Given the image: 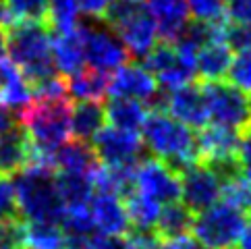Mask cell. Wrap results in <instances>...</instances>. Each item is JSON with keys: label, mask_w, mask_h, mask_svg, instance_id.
<instances>
[{"label": "cell", "mask_w": 251, "mask_h": 249, "mask_svg": "<svg viewBox=\"0 0 251 249\" xmlns=\"http://www.w3.org/2000/svg\"><path fill=\"white\" fill-rule=\"evenodd\" d=\"M71 98H33L19 112L29 137V164L52 168V156L71 135ZM54 171V168H52Z\"/></svg>", "instance_id": "obj_1"}, {"label": "cell", "mask_w": 251, "mask_h": 249, "mask_svg": "<svg viewBox=\"0 0 251 249\" xmlns=\"http://www.w3.org/2000/svg\"><path fill=\"white\" fill-rule=\"evenodd\" d=\"M4 38L8 60L21 69L29 87L58 77L52 62V35L46 23H11Z\"/></svg>", "instance_id": "obj_2"}, {"label": "cell", "mask_w": 251, "mask_h": 249, "mask_svg": "<svg viewBox=\"0 0 251 249\" xmlns=\"http://www.w3.org/2000/svg\"><path fill=\"white\" fill-rule=\"evenodd\" d=\"M17 214L29 222H52L60 224L65 218V203H62L54 171L48 166L27 164L15 174L13 183Z\"/></svg>", "instance_id": "obj_3"}, {"label": "cell", "mask_w": 251, "mask_h": 249, "mask_svg": "<svg viewBox=\"0 0 251 249\" xmlns=\"http://www.w3.org/2000/svg\"><path fill=\"white\" fill-rule=\"evenodd\" d=\"M143 144L154 158L162 160L176 174H181L185 168L200 162L197 152V133L183 123L175 121L162 110H151L143 123Z\"/></svg>", "instance_id": "obj_4"}, {"label": "cell", "mask_w": 251, "mask_h": 249, "mask_svg": "<svg viewBox=\"0 0 251 249\" xmlns=\"http://www.w3.org/2000/svg\"><path fill=\"white\" fill-rule=\"evenodd\" d=\"M102 19L123 42L129 56L143 58L156 46L158 29L146 0H112Z\"/></svg>", "instance_id": "obj_5"}, {"label": "cell", "mask_w": 251, "mask_h": 249, "mask_svg": "<svg viewBox=\"0 0 251 249\" xmlns=\"http://www.w3.org/2000/svg\"><path fill=\"white\" fill-rule=\"evenodd\" d=\"M247 222L245 212L218 201L193 216L189 235L205 249H235Z\"/></svg>", "instance_id": "obj_6"}, {"label": "cell", "mask_w": 251, "mask_h": 249, "mask_svg": "<svg viewBox=\"0 0 251 249\" xmlns=\"http://www.w3.org/2000/svg\"><path fill=\"white\" fill-rule=\"evenodd\" d=\"M201 87L208 119L243 133L251 127V98L228 81H205Z\"/></svg>", "instance_id": "obj_7"}, {"label": "cell", "mask_w": 251, "mask_h": 249, "mask_svg": "<svg viewBox=\"0 0 251 249\" xmlns=\"http://www.w3.org/2000/svg\"><path fill=\"white\" fill-rule=\"evenodd\" d=\"M83 42V60L85 67L96 69L100 73H112L125 62H129V52L116 33L98 21H87L77 25Z\"/></svg>", "instance_id": "obj_8"}, {"label": "cell", "mask_w": 251, "mask_h": 249, "mask_svg": "<svg viewBox=\"0 0 251 249\" xmlns=\"http://www.w3.org/2000/svg\"><path fill=\"white\" fill-rule=\"evenodd\" d=\"M154 110L166 112L168 117H173L193 131H200L210 123L201 87L197 83H187L176 90H160L158 98L154 100Z\"/></svg>", "instance_id": "obj_9"}, {"label": "cell", "mask_w": 251, "mask_h": 249, "mask_svg": "<svg viewBox=\"0 0 251 249\" xmlns=\"http://www.w3.org/2000/svg\"><path fill=\"white\" fill-rule=\"evenodd\" d=\"M135 191L158 201L160 206L178 201L181 198V181L170 166L158 158H141L133 173Z\"/></svg>", "instance_id": "obj_10"}, {"label": "cell", "mask_w": 251, "mask_h": 249, "mask_svg": "<svg viewBox=\"0 0 251 249\" xmlns=\"http://www.w3.org/2000/svg\"><path fill=\"white\" fill-rule=\"evenodd\" d=\"M89 146L102 166H135L143 154V141L137 133H127L114 127L98 131Z\"/></svg>", "instance_id": "obj_11"}, {"label": "cell", "mask_w": 251, "mask_h": 249, "mask_svg": "<svg viewBox=\"0 0 251 249\" xmlns=\"http://www.w3.org/2000/svg\"><path fill=\"white\" fill-rule=\"evenodd\" d=\"M181 181V199L183 206L189 208L193 214L208 210L218 203L222 193V183L203 162H195L178 174Z\"/></svg>", "instance_id": "obj_12"}, {"label": "cell", "mask_w": 251, "mask_h": 249, "mask_svg": "<svg viewBox=\"0 0 251 249\" xmlns=\"http://www.w3.org/2000/svg\"><path fill=\"white\" fill-rule=\"evenodd\" d=\"M160 94V85L150 71L139 62H125L123 67L108 75V96L110 98H131L143 104H154Z\"/></svg>", "instance_id": "obj_13"}, {"label": "cell", "mask_w": 251, "mask_h": 249, "mask_svg": "<svg viewBox=\"0 0 251 249\" xmlns=\"http://www.w3.org/2000/svg\"><path fill=\"white\" fill-rule=\"evenodd\" d=\"M89 214L94 218L96 230L104 237H127L131 233L127 208L123 199L112 193H94L89 201Z\"/></svg>", "instance_id": "obj_14"}, {"label": "cell", "mask_w": 251, "mask_h": 249, "mask_svg": "<svg viewBox=\"0 0 251 249\" xmlns=\"http://www.w3.org/2000/svg\"><path fill=\"white\" fill-rule=\"evenodd\" d=\"M146 6L162 42H176L191 21L187 0H146Z\"/></svg>", "instance_id": "obj_15"}, {"label": "cell", "mask_w": 251, "mask_h": 249, "mask_svg": "<svg viewBox=\"0 0 251 249\" xmlns=\"http://www.w3.org/2000/svg\"><path fill=\"white\" fill-rule=\"evenodd\" d=\"M241 133L220 124H205L197 131V152H200V162H210V160L235 158L239 149Z\"/></svg>", "instance_id": "obj_16"}, {"label": "cell", "mask_w": 251, "mask_h": 249, "mask_svg": "<svg viewBox=\"0 0 251 249\" xmlns=\"http://www.w3.org/2000/svg\"><path fill=\"white\" fill-rule=\"evenodd\" d=\"M29 137L21 124H13L8 131L0 133V176L17 174L29 164Z\"/></svg>", "instance_id": "obj_17"}, {"label": "cell", "mask_w": 251, "mask_h": 249, "mask_svg": "<svg viewBox=\"0 0 251 249\" xmlns=\"http://www.w3.org/2000/svg\"><path fill=\"white\" fill-rule=\"evenodd\" d=\"M52 62L56 73L65 79L83 69V42L77 27L73 31L52 35Z\"/></svg>", "instance_id": "obj_18"}, {"label": "cell", "mask_w": 251, "mask_h": 249, "mask_svg": "<svg viewBox=\"0 0 251 249\" xmlns=\"http://www.w3.org/2000/svg\"><path fill=\"white\" fill-rule=\"evenodd\" d=\"M31 100V87L21 69L6 58L0 60V104H4L8 110L21 112Z\"/></svg>", "instance_id": "obj_19"}, {"label": "cell", "mask_w": 251, "mask_h": 249, "mask_svg": "<svg viewBox=\"0 0 251 249\" xmlns=\"http://www.w3.org/2000/svg\"><path fill=\"white\" fill-rule=\"evenodd\" d=\"M98 158L89 144L77 139H67L54 156H52V168H58V173H83L92 174L98 168Z\"/></svg>", "instance_id": "obj_20"}, {"label": "cell", "mask_w": 251, "mask_h": 249, "mask_svg": "<svg viewBox=\"0 0 251 249\" xmlns=\"http://www.w3.org/2000/svg\"><path fill=\"white\" fill-rule=\"evenodd\" d=\"M232 62V52L222 40L210 42L197 50L195 56V73L205 81H222L228 73Z\"/></svg>", "instance_id": "obj_21"}, {"label": "cell", "mask_w": 251, "mask_h": 249, "mask_svg": "<svg viewBox=\"0 0 251 249\" xmlns=\"http://www.w3.org/2000/svg\"><path fill=\"white\" fill-rule=\"evenodd\" d=\"M104 112L106 121H110L114 129L127 133H139L150 114L146 104L139 100H131V98H110L108 104L104 106Z\"/></svg>", "instance_id": "obj_22"}, {"label": "cell", "mask_w": 251, "mask_h": 249, "mask_svg": "<svg viewBox=\"0 0 251 249\" xmlns=\"http://www.w3.org/2000/svg\"><path fill=\"white\" fill-rule=\"evenodd\" d=\"M65 87L67 96L77 102H102V98L108 96V75L83 67L65 79Z\"/></svg>", "instance_id": "obj_23"}, {"label": "cell", "mask_w": 251, "mask_h": 249, "mask_svg": "<svg viewBox=\"0 0 251 249\" xmlns=\"http://www.w3.org/2000/svg\"><path fill=\"white\" fill-rule=\"evenodd\" d=\"M106 112L102 102H77L71 108V135L77 141L89 144L98 131L104 129Z\"/></svg>", "instance_id": "obj_24"}, {"label": "cell", "mask_w": 251, "mask_h": 249, "mask_svg": "<svg viewBox=\"0 0 251 249\" xmlns=\"http://www.w3.org/2000/svg\"><path fill=\"white\" fill-rule=\"evenodd\" d=\"M56 189L65 210H79L87 208L89 201L94 198V181L92 174L83 173H58L54 174Z\"/></svg>", "instance_id": "obj_25"}, {"label": "cell", "mask_w": 251, "mask_h": 249, "mask_svg": "<svg viewBox=\"0 0 251 249\" xmlns=\"http://www.w3.org/2000/svg\"><path fill=\"white\" fill-rule=\"evenodd\" d=\"M193 212L189 208H185L183 203L173 201L166 203L160 210V216L156 222L154 235L160 241H170L181 235H189L191 233V224H193Z\"/></svg>", "instance_id": "obj_26"}, {"label": "cell", "mask_w": 251, "mask_h": 249, "mask_svg": "<svg viewBox=\"0 0 251 249\" xmlns=\"http://www.w3.org/2000/svg\"><path fill=\"white\" fill-rule=\"evenodd\" d=\"M123 203H125V208H127L131 228H135V233H154L160 210H162V206H160L158 201L150 199L133 189L127 198L123 199Z\"/></svg>", "instance_id": "obj_27"}, {"label": "cell", "mask_w": 251, "mask_h": 249, "mask_svg": "<svg viewBox=\"0 0 251 249\" xmlns=\"http://www.w3.org/2000/svg\"><path fill=\"white\" fill-rule=\"evenodd\" d=\"M65 233L60 224L52 222H29L25 224V249H62Z\"/></svg>", "instance_id": "obj_28"}, {"label": "cell", "mask_w": 251, "mask_h": 249, "mask_svg": "<svg viewBox=\"0 0 251 249\" xmlns=\"http://www.w3.org/2000/svg\"><path fill=\"white\" fill-rule=\"evenodd\" d=\"M79 0H48V27L56 33L73 31L79 25Z\"/></svg>", "instance_id": "obj_29"}, {"label": "cell", "mask_w": 251, "mask_h": 249, "mask_svg": "<svg viewBox=\"0 0 251 249\" xmlns=\"http://www.w3.org/2000/svg\"><path fill=\"white\" fill-rule=\"evenodd\" d=\"M4 6L11 23H46L48 19V0H6Z\"/></svg>", "instance_id": "obj_30"}, {"label": "cell", "mask_w": 251, "mask_h": 249, "mask_svg": "<svg viewBox=\"0 0 251 249\" xmlns=\"http://www.w3.org/2000/svg\"><path fill=\"white\" fill-rule=\"evenodd\" d=\"M220 198L224 203H228V206L245 212V214H251V183L243 174L224 181Z\"/></svg>", "instance_id": "obj_31"}, {"label": "cell", "mask_w": 251, "mask_h": 249, "mask_svg": "<svg viewBox=\"0 0 251 249\" xmlns=\"http://www.w3.org/2000/svg\"><path fill=\"white\" fill-rule=\"evenodd\" d=\"M226 77L228 83L239 87L241 92L251 94V48L237 52V56H232Z\"/></svg>", "instance_id": "obj_32"}, {"label": "cell", "mask_w": 251, "mask_h": 249, "mask_svg": "<svg viewBox=\"0 0 251 249\" xmlns=\"http://www.w3.org/2000/svg\"><path fill=\"white\" fill-rule=\"evenodd\" d=\"M189 15L195 21L203 23H220L224 21V0H187Z\"/></svg>", "instance_id": "obj_33"}, {"label": "cell", "mask_w": 251, "mask_h": 249, "mask_svg": "<svg viewBox=\"0 0 251 249\" xmlns=\"http://www.w3.org/2000/svg\"><path fill=\"white\" fill-rule=\"evenodd\" d=\"M0 249H25V224L19 216L0 220Z\"/></svg>", "instance_id": "obj_34"}, {"label": "cell", "mask_w": 251, "mask_h": 249, "mask_svg": "<svg viewBox=\"0 0 251 249\" xmlns=\"http://www.w3.org/2000/svg\"><path fill=\"white\" fill-rule=\"evenodd\" d=\"M222 42L230 48V52H243L251 48V25L241 23H224Z\"/></svg>", "instance_id": "obj_35"}, {"label": "cell", "mask_w": 251, "mask_h": 249, "mask_svg": "<svg viewBox=\"0 0 251 249\" xmlns=\"http://www.w3.org/2000/svg\"><path fill=\"white\" fill-rule=\"evenodd\" d=\"M224 17L230 23L251 25V0H224Z\"/></svg>", "instance_id": "obj_36"}, {"label": "cell", "mask_w": 251, "mask_h": 249, "mask_svg": "<svg viewBox=\"0 0 251 249\" xmlns=\"http://www.w3.org/2000/svg\"><path fill=\"white\" fill-rule=\"evenodd\" d=\"M17 214V203H15V191H13V183L0 176V220L6 218H15Z\"/></svg>", "instance_id": "obj_37"}, {"label": "cell", "mask_w": 251, "mask_h": 249, "mask_svg": "<svg viewBox=\"0 0 251 249\" xmlns=\"http://www.w3.org/2000/svg\"><path fill=\"white\" fill-rule=\"evenodd\" d=\"M237 158H239V164H241V173H243V176L251 183V127L241 133Z\"/></svg>", "instance_id": "obj_38"}, {"label": "cell", "mask_w": 251, "mask_h": 249, "mask_svg": "<svg viewBox=\"0 0 251 249\" xmlns=\"http://www.w3.org/2000/svg\"><path fill=\"white\" fill-rule=\"evenodd\" d=\"M127 249H164V243L154 233L127 235Z\"/></svg>", "instance_id": "obj_39"}, {"label": "cell", "mask_w": 251, "mask_h": 249, "mask_svg": "<svg viewBox=\"0 0 251 249\" xmlns=\"http://www.w3.org/2000/svg\"><path fill=\"white\" fill-rule=\"evenodd\" d=\"M110 2L112 0H79V11H81L87 19L98 21V19L104 17L106 8H108Z\"/></svg>", "instance_id": "obj_40"}, {"label": "cell", "mask_w": 251, "mask_h": 249, "mask_svg": "<svg viewBox=\"0 0 251 249\" xmlns=\"http://www.w3.org/2000/svg\"><path fill=\"white\" fill-rule=\"evenodd\" d=\"M162 243H164V249H205L191 235H181V237L170 239V241H162Z\"/></svg>", "instance_id": "obj_41"}, {"label": "cell", "mask_w": 251, "mask_h": 249, "mask_svg": "<svg viewBox=\"0 0 251 249\" xmlns=\"http://www.w3.org/2000/svg\"><path fill=\"white\" fill-rule=\"evenodd\" d=\"M96 249H127V237H100Z\"/></svg>", "instance_id": "obj_42"}, {"label": "cell", "mask_w": 251, "mask_h": 249, "mask_svg": "<svg viewBox=\"0 0 251 249\" xmlns=\"http://www.w3.org/2000/svg\"><path fill=\"white\" fill-rule=\"evenodd\" d=\"M13 124H17L15 121V114L13 110H8L4 104H0V133H4L13 127Z\"/></svg>", "instance_id": "obj_43"}, {"label": "cell", "mask_w": 251, "mask_h": 249, "mask_svg": "<svg viewBox=\"0 0 251 249\" xmlns=\"http://www.w3.org/2000/svg\"><path fill=\"white\" fill-rule=\"evenodd\" d=\"M235 249H251V220L247 222V226L243 230V235H241V239L237 241Z\"/></svg>", "instance_id": "obj_44"}, {"label": "cell", "mask_w": 251, "mask_h": 249, "mask_svg": "<svg viewBox=\"0 0 251 249\" xmlns=\"http://www.w3.org/2000/svg\"><path fill=\"white\" fill-rule=\"evenodd\" d=\"M8 25H11V19H8L6 6H4V2H0V29H2V27H8Z\"/></svg>", "instance_id": "obj_45"}, {"label": "cell", "mask_w": 251, "mask_h": 249, "mask_svg": "<svg viewBox=\"0 0 251 249\" xmlns=\"http://www.w3.org/2000/svg\"><path fill=\"white\" fill-rule=\"evenodd\" d=\"M6 56V38H4V31L0 29V60H4Z\"/></svg>", "instance_id": "obj_46"}]
</instances>
